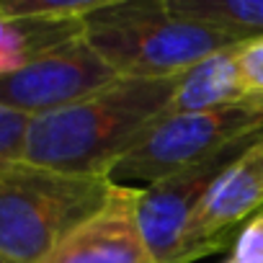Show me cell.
Returning <instances> with one entry per match:
<instances>
[{"label": "cell", "mask_w": 263, "mask_h": 263, "mask_svg": "<svg viewBox=\"0 0 263 263\" xmlns=\"http://www.w3.org/2000/svg\"><path fill=\"white\" fill-rule=\"evenodd\" d=\"M119 183L108 176L62 173L31 163L0 171V263H47Z\"/></svg>", "instance_id": "7a4b0ae2"}, {"label": "cell", "mask_w": 263, "mask_h": 263, "mask_svg": "<svg viewBox=\"0 0 263 263\" xmlns=\"http://www.w3.org/2000/svg\"><path fill=\"white\" fill-rule=\"evenodd\" d=\"M31 116L0 106V171L24 160V145Z\"/></svg>", "instance_id": "7c38bea8"}, {"label": "cell", "mask_w": 263, "mask_h": 263, "mask_svg": "<svg viewBox=\"0 0 263 263\" xmlns=\"http://www.w3.org/2000/svg\"><path fill=\"white\" fill-rule=\"evenodd\" d=\"M240 80L250 98H263V36L240 44Z\"/></svg>", "instance_id": "4fadbf2b"}, {"label": "cell", "mask_w": 263, "mask_h": 263, "mask_svg": "<svg viewBox=\"0 0 263 263\" xmlns=\"http://www.w3.org/2000/svg\"><path fill=\"white\" fill-rule=\"evenodd\" d=\"M263 212V137L250 145L209 189L191 214L178 263L232 248L240 230Z\"/></svg>", "instance_id": "52a82bcc"}, {"label": "cell", "mask_w": 263, "mask_h": 263, "mask_svg": "<svg viewBox=\"0 0 263 263\" xmlns=\"http://www.w3.org/2000/svg\"><path fill=\"white\" fill-rule=\"evenodd\" d=\"M85 42L121 78H178L209 54L240 44L214 29L176 18L163 0H108L83 21Z\"/></svg>", "instance_id": "3957f363"}, {"label": "cell", "mask_w": 263, "mask_h": 263, "mask_svg": "<svg viewBox=\"0 0 263 263\" xmlns=\"http://www.w3.org/2000/svg\"><path fill=\"white\" fill-rule=\"evenodd\" d=\"M140 186H116L108 204L80 224L47 263H158L137 214Z\"/></svg>", "instance_id": "ba28073f"}, {"label": "cell", "mask_w": 263, "mask_h": 263, "mask_svg": "<svg viewBox=\"0 0 263 263\" xmlns=\"http://www.w3.org/2000/svg\"><path fill=\"white\" fill-rule=\"evenodd\" d=\"M178 78H119L72 106L34 116L26 132L24 163L111 178L114 165L150 126L171 114Z\"/></svg>", "instance_id": "6da1fadb"}, {"label": "cell", "mask_w": 263, "mask_h": 263, "mask_svg": "<svg viewBox=\"0 0 263 263\" xmlns=\"http://www.w3.org/2000/svg\"><path fill=\"white\" fill-rule=\"evenodd\" d=\"M263 129V98H245L232 106L168 114L150 126L111 171V181L153 186L219 147Z\"/></svg>", "instance_id": "277c9868"}, {"label": "cell", "mask_w": 263, "mask_h": 263, "mask_svg": "<svg viewBox=\"0 0 263 263\" xmlns=\"http://www.w3.org/2000/svg\"><path fill=\"white\" fill-rule=\"evenodd\" d=\"M260 137H263V129L219 147L217 153L191 163L189 168L153 186L140 189V201H137L140 227L158 263H178L183 232L191 214L196 212L201 199L209 194L214 181Z\"/></svg>", "instance_id": "8992f818"}, {"label": "cell", "mask_w": 263, "mask_h": 263, "mask_svg": "<svg viewBox=\"0 0 263 263\" xmlns=\"http://www.w3.org/2000/svg\"><path fill=\"white\" fill-rule=\"evenodd\" d=\"M171 16L214 29L235 42L263 36V0H163Z\"/></svg>", "instance_id": "30bf717a"}, {"label": "cell", "mask_w": 263, "mask_h": 263, "mask_svg": "<svg viewBox=\"0 0 263 263\" xmlns=\"http://www.w3.org/2000/svg\"><path fill=\"white\" fill-rule=\"evenodd\" d=\"M237 57H240V44H232L189 67L178 78L171 101V114L209 111V108H222L250 98L240 80Z\"/></svg>", "instance_id": "9c48e42d"}, {"label": "cell", "mask_w": 263, "mask_h": 263, "mask_svg": "<svg viewBox=\"0 0 263 263\" xmlns=\"http://www.w3.org/2000/svg\"><path fill=\"white\" fill-rule=\"evenodd\" d=\"M108 0H0V16L11 21L67 24L85 21Z\"/></svg>", "instance_id": "8fae6325"}, {"label": "cell", "mask_w": 263, "mask_h": 263, "mask_svg": "<svg viewBox=\"0 0 263 263\" xmlns=\"http://www.w3.org/2000/svg\"><path fill=\"white\" fill-rule=\"evenodd\" d=\"M119 78L121 75L80 34L29 65L0 75V106L34 119L72 106Z\"/></svg>", "instance_id": "5b68a950"}, {"label": "cell", "mask_w": 263, "mask_h": 263, "mask_svg": "<svg viewBox=\"0 0 263 263\" xmlns=\"http://www.w3.org/2000/svg\"><path fill=\"white\" fill-rule=\"evenodd\" d=\"M224 263H263V212L240 230Z\"/></svg>", "instance_id": "5bb4252c"}]
</instances>
